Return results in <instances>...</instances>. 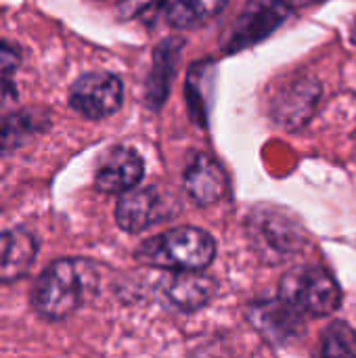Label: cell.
Returning <instances> with one entry per match:
<instances>
[{
	"instance_id": "cell-1",
	"label": "cell",
	"mask_w": 356,
	"mask_h": 358,
	"mask_svg": "<svg viewBox=\"0 0 356 358\" xmlns=\"http://www.w3.org/2000/svg\"><path fill=\"white\" fill-rule=\"evenodd\" d=\"M94 275L84 260H57L36 281L31 304L48 321H63L78 310Z\"/></svg>"
},
{
	"instance_id": "cell-2",
	"label": "cell",
	"mask_w": 356,
	"mask_h": 358,
	"mask_svg": "<svg viewBox=\"0 0 356 358\" xmlns=\"http://www.w3.org/2000/svg\"><path fill=\"white\" fill-rule=\"evenodd\" d=\"M214 254V239L206 231L193 227L159 233L136 250L141 262L170 271H204L212 264Z\"/></svg>"
},
{
	"instance_id": "cell-3",
	"label": "cell",
	"mask_w": 356,
	"mask_h": 358,
	"mask_svg": "<svg viewBox=\"0 0 356 358\" xmlns=\"http://www.w3.org/2000/svg\"><path fill=\"white\" fill-rule=\"evenodd\" d=\"M281 296L292 300L306 317H327L340 306V287L321 266L298 268L283 281Z\"/></svg>"
},
{
	"instance_id": "cell-4",
	"label": "cell",
	"mask_w": 356,
	"mask_h": 358,
	"mask_svg": "<svg viewBox=\"0 0 356 358\" xmlns=\"http://www.w3.org/2000/svg\"><path fill=\"white\" fill-rule=\"evenodd\" d=\"M178 214V206L170 195L147 187V189H130L122 193L115 210V220L126 233H141L157 222L174 218Z\"/></svg>"
},
{
	"instance_id": "cell-5",
	"label": "cell",
	"mask_w": 356,
	"mask_h": 358,
	"mask_svg": "<svg viewBox=\"0 0 356 358\" xmlns=\"http://www.w3.org/2000/svg\"><path fill=\"white\" fill-rule=\"evenodd\" d=\"M124 86L113 73H84L69 90L71 107L88 120H103L122 107Z\"/></svg>"
},
{
	"instance_id": "cell-6",
	"label": "cell",
	"mask_w": 356,
	"mask_h": 358,
	"mask_svg": "<svg viewBox=\"0 0 356 358\" xmlns=\"http://www.w3.org/2000/svg\"><path fill=\"white\" fill-rule=\"evenodd\" d=\"M252 325L273 344H285L302 334L306 315L285 296L262 300L250 306Z\"/></svg>"
},
{
	"instance_id": "cell-7",
	"label": "cell",
	"mask_w": 356,
	"mask_h": 358,
	"mask_svg": "<svg viewBox=\"0 0 356 358\" xmlns=\"http://www.w3.org/2000/svg\"><path fill=\"white\" fill-rule=\"evenodd\" d=\"M287 8L290 6L281 0H250L241 17L235 21L229 48L241 50L266 38L287 17Z\"/></svg>"
},
{
	"instance_id": "cell-8",
	"label": "cell",
	"mask_w": 356,
	"mask_h": 358,
	"mask_svg": "<svg viewBox=\"0 0 356 358\" xmlns=\"http://www.w3.org/2000/svg\"><path fill=\"white\" fill-rule=\"evenodd\" d=\"M143 172V159L134 149L115 147L101 162L94 176V185L103 193H126L141 182Z\"/></svg>"
},
{
	"instance_id": "cell-9",
	"label": "cell",
	"mask_w": 356,
	"mask_h": 358,
	"mask_svg": "<svg viewBox=\"0 0 356 358\" xmlns=\"http://www.w3.org/2000/svg\"><path fill=\"white\" fill-rule=\"evenodd\" d=\"M38 254L36 237L25 229L0 233V283H13L27 275Z\"/></svg>"
},
{
	"instance_id": "cell-10",
	"label": "cell",
	"mask_w": 356,
	"mask_h": 358,
	"mask_svg": "<svg viewBox=\"0 0 356 358\" xmlns=\"http://www.w3.org/2000/svg\"><path fill=\"white\" fill-rule=\"evenodd\" d=\"M185 189L195 203L212 206L222 199L227 191V176L212 157L199 155L185 174Z\"/></svg>"
},
{
	"instance_id": "cell-11",
	"label": "cell",
	"mask_w": 356,
	"mask_h": 358,
	"mask_svg": "<svg viewBox=\"0 0 356 358\" xmlns=\"http://www.w3.org/2000/svg\"><path fill=\"white\" fill-rule=\"evenodd\" d=\"M214 294V283L195 271H180L162 285V296L180 310L201 308Z\"/></svg>"
},
{
	"instance_id": "cell-12",
	"label": "cell",
	"mask_w": 356,
	"mask_h": 358,
	"mask_svg": "<svg viewBox=\"0 0 356 358\" xmlns=\"http://www.w3.org/2000/svg\"><path fill=\"white\" fill-rule=\"evenodd\" d=\"M46 126V115L38 109H21L0 117V153H13L31 141Z\"/></svg>"
},
{
	"instance_id": "cell-13",
	"label": "cell",
	"mask_w": 356,
	"mask_h": 358,
	"mask_svg": "<svg viewBox=\"0 0 356 358\" xmlns=\"http://www.w3.org/2000/svg\"><path fill=\"white\" fill-rule=\"evenodd\" d=\"M252 229H254L256 237L262 239V243L266 248H271V252L283 254V256L298 250L304 239L300 229L296 224H292L287 220V216H281L277 212H271L264 218L252 220Z\"/></svg>"
},
{
	"instance_id": "cell-14",
	"label": "cell",
	"mask_w": 356,
	"mask_h": 358,
	"mask_svg": "<svg viewBox=\"0 0 356 358\" xmlns=\"http://www.w3.org/2000/svg\"><path fill=\"white\" fill-rule=\"evenodd\" d=\"M319 96L317 86H308L306 82H300L285 90L275 107V115L283 126H292L298 122H304L308 117V111L315 107V101Z\"/></svg>"
},
{
	"instance_id": "cell-15",
	"label": "cell",
	"mask_w": 356,
	"mask_h": 358,
	"mask_svg": "<svg viewBox=\"0 0 356 358\" xmlns=\"http://www.w3.org/2000/svg\"><path fill=\"white\" fill-rule=\"evenodd\" d=\"M178 48H180V44H174L170 40L155 50V67H153L151 82H149V99H151V105H155V109H157V105H162V101L166 96L168 80L172 76V63L176 61Z\"/></svg>"
},
{
	"instance_id": "cell-16",
	"label": "cell",
	"mask_w": 356,
	"mask_h": 358,
	"mask_svg": "<svg viewBox=\"0 0 356 358\" xmlns=\"http://www.w3.org/2000/svg\"><path fill=\"white\" fill-rule=\"evenodd\" d=\"M225 4L227 0H178L170 6L168 19L178 27L195 25L197 21H206L220 13Z\"/></svg>"
},
{
	"instance_id": "cell-17",
	"label": "cell",
	"mask_w": 356,
	"mask_h": 358,
	"mask_svg": "<svg viewBox=\"0 0 356 358\" xmlns=\"http://www.w3.org/2000/svg\"><path fill=\"white\" fill-rule=\"evenodd\" d=\"M325 357H356V334L346 323H332L323 334Z\"/></svg>"
},
{
	"instance_id": "cell-18",
	"label": "cell",
	"mask_w": 356,
	"mask_h": 358,
	"mask_svg": "<svg viewBox=\"0 0 356 358\" xmlns=\"http://www.w3.org/2000/svg\"><path fill=\"white\" fill-rule=\"evenodd\" d=\"M21 63V52L15 44L0 40V76H13Z\"/></svg>"
},
{
	"instance_id": "cell-19",
	"label": "cell",
	"mask_w": 356,
	"mask_h": 358,
	"mask_svg": "<svg viewBox=\"0 0 356 358\" xmlns=\"http://www.w3.org/2000/svg\"><path fill=\"white\" fill-rule=\"evenodd\" d=\"M17 101V88L10 76H0V107L10 105Z\"/></svg>"
},
{
	"instance_id": "cell-20",
	"label": "cell",
	"mask_w": 356,
	"mask_h": 358,
	"mask_svg": "<svg viewBox=\"0 0 356 358\" xmlns=\"http://www.w3.org/2000/svg\"><path fill=\"white\" fill-rule=\"evenodd\" d=\"M164 4V0H128L124 6L128 8L130 15H145L153 8H159Z\"/></svg>"
},
{
	"instance_id": "cell-21",
	"label": "cell",
	"mask_w": 356,
	"mask_h": 358,
	"mask_svg": "<svg viewBox=\"0 0 356 358\" xmlns=\"http://www.w3.org/2000/svg\"><path fill=\"white\" fill-rule=\"evenodd\" d=\"M281 2H285V4L292 8V6H306V4H311V2H315V0H281Z\"/></svg>"
},
{
	"instance_id": "cell-22",
	"label": "cell",
	"mask_w": 356,
	"mask_h": 358,
	"mask_svg": "<svg viewBox=\"0 0 356 358\" xmlns=\"http://www.w3.org/2000/svg\"><path fill=\"white\" fill-rule=\"evenodd\" d=\"M353 38H355V42H356V23H355V29H353Z\"/></svg>"
}]
</instances>
